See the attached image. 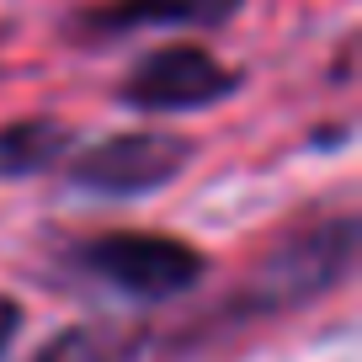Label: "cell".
<instances>
[{
  "mask_svg": "<svg viewBox=\"0 0 362 362\" xmlns=\"http://www.w3.org/2000/svg\"><path fill=\"white\" fill-rule=\"evenodd\" d=\"M351 261H357V214L341 208V214H330V218H320V224L298 229V235L277 240V245L256 261V272L245 277L240 298L224 304V315L229 320H267V315L304 309V304H315L320 293L346 283Z\"/></svg>",
  "mask_w": 362,
  "mask_h": 362,
  "instance_id": "cell-1",
  "label": "cell"
},
{
  "mask_svg": "<svg viewBox=\"0 0 362 362\" xmlns=\"http://www.w3.org/2000/svg\"><path fill=\"white\" fill-rule=\"evenodd\" d=\"M86 277H96L102 288L139 304H165V298L192 293L208 277V256L192 240L160 235V229H107V235H86L69 250Z\"/></svg>",
  "mask_w": 362,
  "mask_h": 362,
  "instance_id": "cell-2",
  "label": "cell"
},
{
  "mask_svg": "<svg viewBox=\"0 0 362 362\" xmlns=\"http://www.w3.org/2000/svg\"><path fill=\"white\" fill-rule=\"evenodd\" d=\"M192 155H197V144L181 134L128 128V134H112L102 144L80 149L64 165V181L90 197H149L192 165Z\"/></svg>",
  "mask_w": 362,
  "mask_h": 362,
  "instance_id": "cell-3",
  "label": "cell"
},
{
  "mask_svg": "<svg viewBox=\"0 0 362 362\" xmlns=\"http://www.w3.org/2000/svg\"><path fill=\"white\" fill-rule=\"evenodd\" d=\"M240 69L218 64L208 48L197 43H170L155 48L149 59H139V69L123 80V96L128 107L139 112H197V107H214L224 96L240 90Z\"/></svg>",
  "mask_w": 362,
  "mask_h": 362,
  "instance_id": "cell-4",
  "label": "cell"
},
{
  "mask_svg": "<svg viewBox=\"0 0 362 362\" xmlns=\"http://www.w3.org/2000/svg\"><path fill=\"white\" fill-rule=\"evenodd\" d=\"M240 11V0H102L75 16L80 37H128L144 27H218Z\"/></svg>",
  "mask_w": 362,
  "mask_h": 362,
  "instance_id": "cell-5",
  "label": "cell"
},
{
  "mask_svg": "<svg viewBox=\"0 0 362 362\" xmlns=\"http://www.w3.org/2000/svg\"><path fill=\"white\" fill-rule=\"evenodd\" d=\"M75 149V128H64L59 117H22V123L0 128V181L43 176V170L64 165V155Z\"/></svg>",
  "mask_w": 362,
  "mask_h": 362,
  "instance_id": "cell-6",
  "label": "cell"
},
{
  "mask_svg": "<svg viewBox=\"0 0 362 362\" xmlns=\"http://www.w3.org/2000/svg\"><path fill=\"white\" fill-rule=\"evenodd\" d=\"M149 346L139 325H75L54 336L33 362H134Z\"/></svg>",
  "mask_w": 362,
  "mask_h": 362,
  "instance_id": "cell-7",
  "label": "cell"
},
{
  "mask_svg": "<svg viewBox=\"0 0 362 362\" xmlns=\"http://www.w3.org/2000/svg\"><path fill=\"white\" fill-rule=\"evenodd\" d=\"M22 336V304L11 293H0V357L11 351V341Z\"/></svg>",
  "mask_w": 362,
  "mask_h": 362,
  "instance_id": "cell-8",
  "label": "cell"
}]
</instances>
